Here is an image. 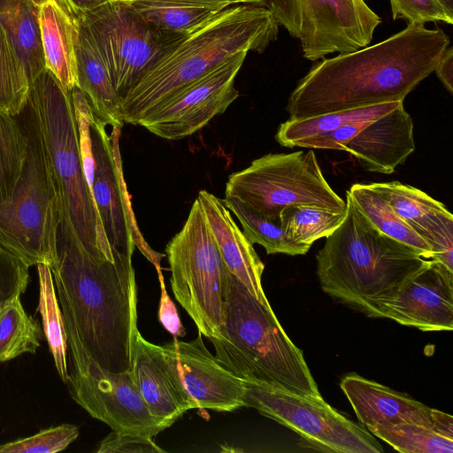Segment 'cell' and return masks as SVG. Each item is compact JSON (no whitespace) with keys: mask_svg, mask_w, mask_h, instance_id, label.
<instances>
[{"mask_svg":"<svg viewBox=\"0 0 453 453\" xmlns=\"http://www.w3.org/2000/svg\"><path fill=\"white\" fill-rule=\"evenodd\" d=\"M42 330L39 322L25 311L20 296L0 309V362L23 354H35L40 347Z\"/></svg>","mask_w":453,"mask_h":453,"instance_id":"f546056e","label":"cell"},{"mask_svg":"<svg viewBox=\"0 0 453 453\" xmlns=\"http://www.w3.org/2000/svg\"><path fill=\"white\" fill-rule=\"evenodd\" d=\"M156 270L161 288L158 319L162 326L174 337H183L186 334L185 329L180 322L177 309L166 291L161 267H157Z\"/></svg>","mask_w":453,"mask_h":453,"instance_id":"60d3db41","label":"cell"},{"mask_svg":"<svg viewBox=\"0 0 453 453\" xmlns=\"http://www.w3.org/2000/svg\"><path fill=\"white\" fill-rule=\"evenodd\" d=\"M50 267L62 314L86 352L104 369L130 371L137 334V285L132 257H96L59 226Z\"/></svg>","mask_w":453,"mask_h":453,"instance_id":"7a4b0ae2","label":"cell"},{"mask_svg":"<svg viewBox=\"0 0 453 453\" xmlns=\"http://www.w3.org/2000/svg\"><path fill=\"white\" fill-rule=\"evenodd\" d=\"M228 271L260 302L268 303L262 287L265 265L239 228L222 199L206 191L197 197Z\"/></svg>","mask_w":453,"mask_h":453,"instance_id":"7402d4cb","label":"cell"},{"mask_svg":"<svg viewBox=\"0 0 453 453\" xmlns=\"http://www.w3.org/2000/svg\"><path fill=\"white\" fill-rule=\"evenodd\" d=\"M246 4H257L268 6L270 0H242Z\"/></svg>","mask_w":453,"mask_h":453,"instance_id":"f6af8a7d","label":"cell"},{"mask_svg":"<svg viewBox=\"0 0 453 453\" xmlns=\"http://www.w3.org/2000/svg\"><path fill=\"white\" fill-rule=\"evenodd\" d=\"M434 72L446 88V89L453 93V49L449 46L438 61Z\"/></svg>","mask_w":453,"mask_h":453,"instance_id":"b9f144b4","label":"cell"},{"mask_svg":"<svg viewBox=\"0 0 453 453\" xmlns=\"http://www.w3.org/2000/svg\"><path fill=\"white\" fill-rule=\"evenodd\" d=\"M246 407L298 434L321 450L338 453H381L383 448L362 426L326 403L265 382L244 380Z\"/></svg>","mask_w":453,"mask_h":453,"instance_id":"8fae6325","label":"cell"},{"mask_svg":"<svg viewBox=\"0 0 453 453\" xmlns=\"http://www.w3.org/2000/svg\"><path fill=\"white\" fill-rule=\"evenodd\" d=\"M184 386L197 409L233 411L245 406L244 380L234 375L206 348L202 334L190 342H170Z\"/></svg>","mask_w":453,"mask_h":453,"instance_id":"d6986e66","label":"cell"},{"mask_svg":"<svg viewBox=\"0 0 453 453\" xmlns=\"http://www.w3.org/2000/svg\"><path fill=\"white\" fill-rule=\"evenodd\" d=\"M44 1L0 0V26L24 63L29 84L46 69L39 22Z\"/></svg>","mask_w":453,"mask_h":453,"instance_id":"484cf974","label":"cell"},{"mask_svg":"<svg viewBox=\"0 0 453 453\" xmlns=\"http://www.w3.org/2000/svg\"><path fill=\"white\" fill-rule=\"evenodd\" d=\"M165 251L176 300L202 335L219 339L225 281L229 271L197 198Z\"/></svg>","mask_w":453,"mask_h":453,"instance_id":"ba28073f","label":"cell"},{"mask_svg":"<svg viewBox=\"0 0 453 453\" xmlns=\"http://www.w3.org/2000/svg\"><path fill=\"white\" fill-rule=\"evenodd\" d=\"M74 18L93 11L111 0H58Z\"/></svg>","mask_w":453,"mask_h":453,"instance_id":"7bdbcfd3","label":"cell"},{"mask_svg":"<svg viewBox=\"0 0 453 453\" xmlns=\"http://www.w3.org/2000/svg\"><path fill=\"white\" fill-rule=\"evenodd\" d=\"M448 11L453 12V0H438Z\"/></svg>","mask_w":453,"mask_h":453,"instance_id":"ee69618b","label":"cell"},{"mask_svg":"<svg viewBox=\"0 0 453 453\" xmlns=\"http://www.w3.org/2000/svg\"><path fill=\"white\" fill-rule=\"evenodd\" d=\"M17 118L27 136V156L12 196L0 204V246L29 267H52L58 262V196L28 102Z\"/></svg>","mask_w":453,"mask_h":453,"instance_id":"52a82bcc","label":"cell"},{"mask_svg":"<svg viewBox=\"0 0 453 453\" xmlns=\"http://www.w3.org/2000/svg\"><path fill=\"white\" fill-rule=\"evenodd\" d=\"M92 114L89 134L93 172L88 184L104 234L112 254L132 257L135 247L157 267L164 254L153 250L143 239L136 223L124 179L119 151L121 128L111 127Z\"/></svg>","mask_w":453,"mask_h":453,"instance_id":"5bb4252c","label":"cell"},{"mask_svg":"<svg viewBox=\"0 0 453 453\" xmlns=\"http://www.w3.org/2000/svg\"><path fill=\"white\" fill-rule=\"evenodd\" d=\"M29 279V266L0 246V309L25 293Z\"/></svg>","mask_w":453,"mask_h":453,"instance_id":"74e56055","label":"cell"},{"mask_svg":"<svg viewBox=\"0 0 453 453\" xmlns=\"http://www.w3.org/2000/svg\"><path fill=\"white\" fill-rule=\"evenodd\" d=\"M27 136L17 116L0 110V204L12 195L25 167Z\"/></svg>","mask_w":453,"mask_h":453,"instance_id":"1f68e13d","label":"cell"},{"mask_svg":"<svg viewBox=\"0 0 453 453\" xmlns=\"http://www.w3.org/2000/svg\"><path fill=\"white\" fill-rule=\"evenodd\" d=\"M41 42L49 69L65 92L77 86L75 42L76 18L58 0H45L39 16Z\"/></svg>","mask_w":453,"mask_h":453,"instance_id":"cb8c5ba5","label":"cell"},{"mask_svg":"<svg viewBox=\"0 0 453 453\" xmlns=\"http://www.w3.org/2000/svg\"><path fill=\"white\" fill-rule=\"evenodd\" d=\"M316 261L325 293L368 317L381 318L383 303L428 259L380 232L347 195L345 219L326 238Z\"/></svg>","mask_w":453,"mask_h":453,"instance_id":"277c9868","label":"cell"},{"mask_svg":"<svg viewBox=\"0 0 453 453\" xmlns=\"http://www.w3.org/2000/svg\"><path fill=\"white\" fill-rule=\"evenodd\" d=\"M30 84L17 50L0 26V110L17 116L26 106Z\"/></svg>","mask_w":453,"mask_h":453,"instance_id":"e575fe53","label":"cell"},{"mask_svg":"<svg viewBox=\"0 0 453 453\" xmlns=\"http://www.w3.org/2000/svg\"><path fill=\"white\" fill-rule=\"evenodd\" d=\"M224 204L240 221L249 241L263 246L267 254L282 253L290 256L304 255L311 247L290 240L279 222L257 214L234 198L225 197Z\"/></svg>","mask_w":453,"mask_h":453,"instance_id":"d6a6232c","label":"cell"},{"mask_svg":"<svg viewBox=\"0 0 453 453\" xmlns=\"http://www.w3.org/2000/svg\"><path fill=\"white\" fill-rule=\"evenodd\" d=\"M120 1H128V0H120Z\"/></svg>","mask_w":453,"mask_h":453,"instance_id":"bcb514c9","label":"cell"},{"mask_svg":"<svg viewBox=\"0 0 453 453\" xmlns=\"http://www.w3.org/2000/svg\"><path fill=\"white\" fill-rule=\"evenodd\" d=\"M393 19H403L408 24L426 22L453 23V12L438 0H389Z\"/></svg>","mask_w":453,"mask_h":453,"instance_id":"8d00e7d4","label":"cell"},{"mask_svg":"<svg viewBox=\"0 0 453 453\" xmlns=\"http://www.w3.org/2000/svg\"><path fill=\"white\" fill-rule=\"evenodd\" d=\"M369 123L356 121L344 124L334 131L302 141L296 147L345 150L346 145Z\"/></svg>","mask_w":453,"mask_h":453,"instance_id":"ab89813d","label":"cell"},{"mask_svg":"<svg viewBox=\"0 0 453 453\" xmlns=\"http://www.w3.org/2000/svg\"><path fill=\"white\" fill-rule=\"evenodd\" d=\"M79 436V428L62 424L0 445V453H55L65 449Z\"/></svg>","mask_w":453,"mask_h":453,"instance_id":"d590c367","label":"cell"},{"mask_svg":"<svg viewBox=\"0 0 453 453\" xmlns=\"http://www.w3.org/2000/svg\"><path fill=\"white\" fill-rule=\"evenodd\" d=\"M345 216L346 210L295 204L284 208L279 220L290 240L311 247L315 241L330 235L342 223Z\"/></svg>","mask_w":453,"mask_h":453,"instance_id":"4dcf8cb0","label":"cell"},{"mask_svg":"<svg viewBox=\"0 0 453 453\" xmlns=\"http://www.w3.org/2000/svg\"><path fill=\"white\" fill-rule=\"evenodd\" d=\"M392 448L403 453H452L453 438L436 429L415 423H399L367 429Z\"/></svg>","mask_w":453,"mask_h":453,"instance_id":"836d02e7","label":"cell"},{"mask_svg":"<svg viewBox=\"0 0 453 453\" xmlns=\"http://www.w3.org/2000/svg\"><path fill=\"white\" fill-rule=\"evenodd\" d=\"M248 51H241L156 105L137 125L167 140L189 136L238 98L234 80Z\"/></svg>","mask_w":453,"mask_h":453,"instance_id":"9a60e30c","label":"cell"},{"mask_svg":"<svg viewBox=\"0 0 453 453\" xmlns=\"http://www.w3.org/2000/svg\"><path fill=\"white\" fill-rule=\"evenodd\" d=\"M225 195L279 223L281 211L289 205L346 210V201L327 183L311 150L270 153L253 160L247 168L229 175Z\"/></svg>","mask_w":453,"mask_h":453,"instance_id":"9c48e42d","label":"cell"},{"mask_svg":"<svg viewBox=\"0 0 453 453\" xmlns=\"http://www.w3.org/2000/svg\"><path fill=\"white\" fill-rule=\"evenodd\" d=\"M357 209L386 235L412 248L422 257L432 259L433 250L369 184H354L346 192Z\"/></svg>","mask_w":453,"mask_h":453,"instance_id":"4316f807","label":"cell"},{"mask_svg":"<svg viewBox=\"0 0 453 453\" xmlns=\"http://www.w3.org/2000/svg\"><path fill=\"white\" fill-rule=\"evenodd\" d=\"M64 320L72 361L66 383L80 406L116 432L155 436L173 425L151 412L131 370L112 372L102 368L86 352L72 325Z\"/></svg>","mask_w":453,"mask_h":453,"instance_id":"30bf717a","label":"cell"},{"mask_svg":"<svg viewBox=\"0 0 453 453\" xmlns=\"http://www.w3.org/2000/svg\"><path fill=\"white\" fill-rule=\"evenodd\" d=\"M267 7L311 61L368 46L381 23L365 0H270Z\"/></svg>","mask_w":453,"mask_h":453,"instance_id":"7c38bea8","label":"cell"},{"mask_svg":"<svg viewBox=\"0 0 453 453\" xmlns=\"http://www.w3.org/2000/svg\"><path fill=\"white\" fill-rule=\"evenodd\" d=\"M369 185L429 244L432 259L453 271V216L444 204L397 180Z\"/></svg>","mask_w":453,"mask_h":453,"instance_id":"ffe728a7","label":"cell"},{"mask_svg":"<svg viewBox=\"0 0 453 453\" xmlns=\"http://www.w3.org/2000/svg\"><path fill=\"white\" fill-rule=\"evenodd\" d=\"M449 46L443 30L413 23L374 45L324 58L290 94L289 119L403 101Z\"/></svg>","mask_w":453,"mask_h":453,"instance_id":"6da1fadb","label":"cell"},{"mask_svg":"<svg viewBox=\"0 0 453 453\" xmlns=\"http://www.w3.org/2000/svg\"><path fill=\"white\" fill-rule=\"evenodd\" d=\"M39 279V303L37 311L42 321V329L57 372L64 383L68 379L67 334L65 320L57 296L50 267L45 264L37 265Z\"/></svg>","mask_w":453,"mask_h":453,"instance_id":"f1b7e54d","label":"cell"},{"mask_svg":"<svg viewBox=\"0 0 453 453\" xmlns=\"http://www.w3.org/2000/svg\"><path fill=\"white\" fill-rule=\"evenodd\" d=\"M157 30L181 36L242 0H128L123 1Z\"/></svg>","mask_w":453,"mask_h":453,"instance_id":"d4e9b609","label":"cell"},{"mask_svg":"<svg viewBox=\"0 0 453 453\" xmlns=\"http://www.w3.org/2000/svg\"><path fill=\"white\" fill-rule=\"evenodd\" d=\"M402 102L403 101L385 103L301 119H288L280 125L275 140L283 147L295 148L302 141L334 131L344 124L356 121L371 122L389 112Z\"/></svg>","mask_w":453,"mask_h":453,"instance_id":"83f0119b","label":"cell"},{"mask_svg":"<svg viewBox=\"0 0 453 453\" xmlns=\"http://www.w3.org/2000/svg\"><path fill=\"white\" fill-rule=\"evenodd\" d=\"M75 42L77 86L93 113L111 127L124 126L122 100L112 84L105 61L86 24L76 18Z\"/></svg>","mask_w":453,"mask_h":453,"instance_id":"603a6c76","label":"cell"},{"mask_svg":"<svg viewBox=\"0 0 453 453\" xmlns=\"http://www.w3.org/2000/svg\"><path fill=\"white\" fill-rule=\"evenodd\" d=\"M131 372L142 398L157 418L173 424L186 411L197 409L184 386L170 342L157 345L139 333Z\"/></svg>","mask_w":453,"mask_h":453,"instance_id":"ac0fdd59","label":"cell"},{"mask_svg":"<svg viewBox=\"0 0 453 453\" xmlns=\"http://www.w3.org/2000/svg\"><path fill=\"white\" fill-rule=\"evenodd\" d=\"M279 24L262 4L231 6L180 37L122 98L125 123L137 125L150 111L235 54L263 52Z\"/></svg>","mask_w":453,"mask_h":453,"instance_id":"3957f363","label":"cell"},{"mask_svg":"<svg viewBox=\"0 0 453 453\" xmlns=\"http://www.w3.org/2000/svg\"><path fill=\"white\" fill-rule=\"evenodd\" d=\"M151 435L112 431L99 444L97 453H165Z\"/></svg>","mask_w":453,"mask_h":453,"instance_id":"f35d334b","label":"cell"},{"mask_svg":"<svg viewBox=\"0 0 453 453\" xmlns=\"http://www.w3.org/2000/svg\"><path fill=\"white\" fill-rule=\"evenodd\" d=\"M340 387L358 420L367 429L408 422L433 427L453 438L452 416L411 396L357 373L346 375Z\"/></svg>","mask_w":453,"mask_h":453,"instance_id":"e0dca14e","label":"cell"},{"mask_svg":"<svg viewBox=\"0 0 453 453\" xmlns=\"http://www.w3.org/2000/svg\"><path fill=\"white\" fill-rule=\"evenodd\" d=\"M381 318L422 331L453 329V271L427 263L381 305Z\"/></svg>","mask_w":453,"mask_h":453,"instance_id":"2e32d148","label":"cell"},{"mask_svg":"<svg viewBox=\"0 0 453 453\" xmlns=\"http://www.w3.org/2000/svg\"><path fill=\"white\" fill-rule=\"evenodd\" d=\"M76 18L90 31L121 100L183 36L157 30L120 0H111Z\"/></svg>","mask_w":453,"mask_h":453,"instance_id":"4fadbf2b","label":"cell"},{"mask_svg":"<svg viewBox=\"0 0 453 453\" xmlns=\"http://www.w3.org/2000/svg\"><path fill=\"white\" fill-rule=\"evenodd\" d=\"M219 339L209 338L216 358L243 380L265 382L320 398L303 351L287 335L269 302L257 300L234 275L226 274Z\"/></svg>","mask_w":453,"mask_h":453,"instance_id":"5b68a950","label":"cell"},{"mask_svg":"<svg viewBox=\"0 0 453 453\" xmlns=\"http://www.w3.org/2000/svg\"><path fill=\"white\" fill-rule=\"evenodd\" d=\"M414 150L412 119L402 102L367 124L344 151L354 156L366 171L390 174Z\"/></svg>","mask_w":453,"mask_h":453,"instance_id":"44dd1931","label":"cell"},{"mask_svg":"<svg viewBox=\"0 0 453 453\" xmlns=\"http://www.w3.org/2000/svg\"><path fill=\"white\" fill-rule=\"evenodd\" d=\"M27 102L57 193L59 226L91 256L114 259L87 181L71 92L46 68L30 83Z\"/></svg>","mask_w":453,"mask_h":453,"instance_id":"8992f818","label":"cell"}]
</instances>
